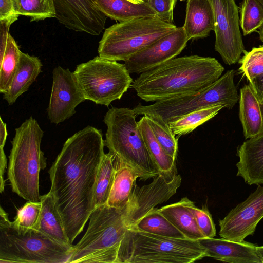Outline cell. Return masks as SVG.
Returning <instances> with one entry per match:
<instances>
[{
    "label": "cell",
    "mask_w": 263,
    "mask_h": 263,
    "mask_svg": "<svg viewBox=\"0 0 263 263\" xmlns=\"http://www.w3.org/2000/svg\"><path fill=\"white\" fill-rule=\"evenodd\" d=\"M104 146L101 131L87 126L65 141L49 170V192L71 244L94 209V189Z\"/></svg>",
    "instance_id": "6da1fadb"
},
{
    "label": "cell",
    "mask_w": 263,
    "mask_h": 263,
    "mask_svg": "<svg viewBox=\"0 0 263 263\" xmlns=\"http://www.w3.org/2000/svg\"><path fill=\"white\" fill-rule=\"evenodd\" d=\"M224 71L214 58L197 55L174 58L135 79L131 85L146 102L196 95L217 81Z\"/></svg>",
    "instance_id": "7a4b0ae2"
},
{
    "label": "cell",
    "mask_w": 263,
    "mask_h": 263,
    "mask_svg": "<svg viewBox=\"0 0 263 263\" xmlns=\"http://www.w3.org/2000/svg\"><path fill=\"white\" fill-rule=\"evenodd\" d=\"M44 131L30 117L15 129L7 173L12 190L27 201H40L39 176L46 167L41 149Z\"/></svg>",
    "instance_id": "3957f363"
},
{
    "label": "cell",
    "mask_w": 263,
    "mask_h": 263,
    "mask_svg": "<svg viewBox=\"0 0 263 263\" xmlns=\"http://www.w3.org/2000/svg\"><path fill=\"white\" fill-rule=\"evenodd\" d=\"M73 245L33 228H22L0 210V263H68Z\"/></svg>",
    "instance_id": "277c9868"
},
{
    "label": "cell",
    "mask_w": 263,
    "mask_h": 263,
    "mask_svg": "<svg viewBox=\"0 0 263 263\" xmlns=\"http://www.w3.org/2000/svg\"><path fill=\"white\" fill-rule=\"evenodd\" d=\"M126 205L116 208L107 204L95 208L87 229L73 246L68 263H118V251L128 228L125 216Z\"/></svg>",
    "instance_id": "5b68a950"
},
{
    "label": "cell",
    "mask_w": 263,
    "mask_h": 263,
    "mask_svg": "<svg viewBox=\"0 0 263 263\" xmlns=\"http://www.w3.org/2000/svg\"><path fill=\"white\" fill-rule=\"evenodd\" d=\"M206 257L198 240L128 229L118 251V263H190Z\"/></svg>",
    "instance_id": "8992f818"
},
{
    "label": "cell",
    "mask_w": 263,
    "mask_h": 263,
    "mask_svg": "<svg viewBox=\"0 0 263 263\" xmlns=\"http://www.w3.org/2000/svg\"><path fill=\"white\" fill-rule=\"evenodd\" d=\"M137 115L129 108L111 107L103 121L107 126L104 140L109 152L131 166L146 180L159 174L145 145Z\"/></svg>",
    "instance_id": "52a82bcc"
},
{
    "label": "cell",
    "mask_w": 263,
    "mask_h": 263,
    "mask_svg": "<svg viewBox=\"0 0 263 263\" xmlns=\"http://www.w3.org/2000/svg\"><path fill=\"white\" fill-rule=\"evenodd\" d=\"M176 28L174 24L164 22L156 17L137 18L115 24L104 32L99 42V56L124 62Z\"/></svg>",
    "instance_id": "ba28073f"
},
{
    "label": "cell",
    "mask_w": 263,
    "mask_h": 263,
    "mask_svg": "<svg viewBox=\"0 0 263 263\" xmlns=\"http://www.w3.org/2000/svg\"><path fill=\"white\" fill-rule=\"evenodd\" d=\"M234 70L227 71L212 84L196 95L161 100L148 105L139 103L132 109L137 116L157 115L167 123L211 106L223 105L231 109L239 99L234 81Z\"/></svg>",
    "instance_id": "9c48e42d"
},
{
    "label": "cell",
    "mask_w": 263,
    "mask_h": 263,
    "mask_svg": "<svg viewBox=\"0 0 263 263\" xmlns=\"http://www.w3.org/2000/svg\"><path fill=\"white\" fill-rule=\"evenodd\" d=\"M73 72L85 99L106 106L120 99L133 82L124 64L99 56L78 65Z\"/></svg>",
    "instance_id": "30bf717a"
},
{
    "label": "cell",
    "mask_w": 263,
    "mask_h": 263,
    "mask_svg": "<svg viewBox=\"0 0 263 263\" xmlns=\"http://www.w3.org/2000/svg\"><path fill=\"white\" fill-rule=\"evenodd\" d=\"M210 1L214 15L215 50L226 64H234L245 51L239 29V7L235 0Z\"/></svg>",
    "instance_id": "8fae6325"
},
{
    "label": "cell",
    "mask_w": 263,
    "mask_h": 263,
    "mask_svg": "<svg viewBox=\"0 0 263 263\" xmlns=\"http://www.w3.org/2000/svg\"><path fill=\"white\" fill-rule=\"evenodd\" d=\"M181 180L180 175L170 178L160 173L147 185L140 187L135 184L126 205L125 219L128 229L133 228L156 205L167 201L175 195Z\"/></svg>",
    "instance_id": "7c38bea8"
},
{
    "label": "cell",
    "mask_w": 263,
    "mask_h": 263,
    "mask_svg": "<svg viewBox=\"0 0 263 263\" xmlns=\"http://www.w3.org/2000/svg\"><path fill=\"white\" fill-rule=\"evenodd\" d=\"M263 218V186L256 190L243 202L232 209L219 220V234L221 238L241 242L253 235L259 222Z\"/></svg>",
    "instance_id": "4fadbf2b"
},
{
    "label": "cell",
    "mask_w": 263,
    "mask_h": 263,
    "mask_svg": "<svg viewBox=\"0 0 263 263\" xmlns=\"http://www.w3.org/2000/svg\"><path fill=\"white\" fill-rule=\"evenodd\" d=\"M52 74L47 115L51 123L58 124L72 116L77 106L86 99L73 72L68 68L59 66Z\"/></svg>",
    "instance_id": "5bb4252c"
},
{
    "label": "cell",
    "mask_w": 263,
    "mask_h": 263,
    "mask_svg": "<svg viewBox=\"0 0 263 263\" xmlns=\"http://www.w3.org/2000/svg\"><path fill=\"white\" fill-rule=\"evenodd\" d=\"M189 41L183 27H177L130 57L124 64L129 73L141 74L176 58Z\"/></svg>",
    "instance_id": "9a60e30c"
},
{
    "label": "cell",
    "mask_w": 263,
    "mask_h": 263,
    "mask_svg": "<svg viewBox=\"0 0 263 263\" xmlns=\"http://www.w3.org/2000/svg\"><path fill=\"white\" fill-rule=\"evenodd\" d=\"M55 18L69 29L99 35L105 29L107 16L95 0H54Z\"/></svg>",
    "instance_id": "2e32d148"
},
{
    "label": "cell",
    "mask_w": 263,
    "mask_h": 263,
    "mask_svg": "<svg viewBox=\"0 0 263 263\" xmlns=\"http://www.w3.org/2000/svg\"><path fill=\"white\" fill-rule=\"evenodd\" d=\"M198 241L205 249L206 257L230 263H262L256 251V246L250 242L214 237Z\"/></svg>",
    "instance_id": "e0dca14e"
},
{
    "label": "cell",
    "mask_w": 263,
    "mask_h": 263,
    "mask_svg": "<svg viewBox=\"0 0 263 263\" xmlns=\"http://www.w3.org/2000/svg\"><path fill=\"white\" fill-rule=\"evenodd\" d=\"M237 176L249 185L263 184V131L237 148Z\"/></svg>",
    "instance_id": "ac0fdd59"
},
{
    "label": "cell",
    "mask_w": 263,
    "mask_h": 263,
    "mask_svg": "<svg viewBox=\"0 0 263 263\" xmlns=\"http://www.w3.org/2000/svg\"><path fill=\"white\" fill-rule=\"evenodd\" d=\"M189 40L208 37L215 29L214 11L210 0H187L182 26Z\"/></svg>",
    "instance_id": "d6986e66"
},
{
    "label": "cell",
    "mask_w": 263,
    "mask_h": 263,
    "mask_svg": "<svg viewBox=\"0 0 263 263\" xmlns=\"http://www.w3.org/2000/svg\"><path fill=\"white\" fill-rule=\"evenodd\" d=\"M42 64L36 57L21 51L17 69L8 90L3 93V99L9 105L27 91L42 72Z\"/></svg>",
    "instance_id": "ffe728a7"
},
{
    "label": "cell",
    "mask_w": 263,
    "mask_h": 263,
    "mask_svg": "<svg viewBox=\"0 0 263 263\" xmlns=\"http://www.w3.org/2000/svg\"><path fill=\"white\" fill-rule=\"evenodd\" d=\"M239 116L246 139L255 137L263 131L260 102L249 84L245 85L240 91Z\"/></svg>",
    "instance_id": "44dd1931"
},
{
    "label": "cell",
    "mask_w": 263,
    "mask_h": 263,
    "mask_svg": "<svg viewBox=\"0 0 263 263\" xmlns=\"http://www.w3.org/2000/svg\"><path fill=\"white\" fill-rule=\"evenodd\" d=\"M191 202L187 197H184L177 202L158 208V210L186 238L198 240L205 237L198 228L191 210Z\"/></svg>",
    "instance_id": "7402d4cb"
},
{
    "label": "cell",
    "mask_w": 263,
    "mask_h": 263,
    "mask_svg": "<svg viewBox=\"0 0 263 263\" xmlns=\"http://www.w3.org/2000/svg\"><path fill=\"white\" fill-rule=\"evenodd\" d=\"M113 156L115 174L107 204L113 208H122L128 203L139 175L129 165Z\"/></svg>",
    "instance_id": "603a6c76"
},
{
    "label": "cell",
    "mask_w": 263,
    "mask_h": 263,
    "mask_svg": "<svg viewBox=\"0 0 263 263\" xmlns=\"http://www.w3.org/2000/svg\"><path fill=\"white\" fill-rule=\"evenodd\" d=\"M99 9L107 17L119 22L137 18L156 17V12L145 2L129 0H95Z\"/></svg>",
    "instance_id": "cb8c5ba5"
},
{
    "label": "cell",
    "mask_w": 263,
    "mask_h": 263,
    "mask_svg": "<svg viewBox=\"0 0 263 263\" xmlns=\"http://www.w3.org/2000/svg\"><path fill=\"white\" fill-rule=\"evenodd\" d=\"M41 216L36 227L38 230L61 242L70 243L66 235L62 218L50 192L41 196Z\"/></svg>",
    "instance_id": "d4e9b609"
},
{
    "label": "cell",
    "mask_w": 263,
    "mask_h": 263,
    "mask_svg": "<svg viewBox=\"0 0 263 263\" xmlns=\"http://www.w3.org/2000/svg\"><path fill=\"white\" fill-rule=\"evenodd\" d=\"M138 122L146 147L159 174L172 178L176 175V160L169 156L159 144L145 115Z\"/></svg>",
    "instance_id": "484cf974"
},
{
    "label": "cell",
    "mask_w": 263,
    "mask_h": 263,
    "mask_svg": "<svg viewBox=\"0 0 263 263\" xmlns=\"http://www.w3.org/2000/svg\"><path fill=\"white\" fill-rule=\"evenodd\" d=\"M115 174L113 155L105 154L100 163L96 177L93 195L94 209L107 204Z\"/></svg>",
    "instance_id": "4316f807"
},
{
    "label": "cell",
    "mask_w": 263,
    "mask_h": 263,
    "mask_svg": "<svg viewBox=\"0 0 263 263\" xmlns=\"http://www.w3.org/2000/svg\"><path fill=\"white\" fill-rule=\"evenodd\" d=\"M133 228L165 237L186 238L156 208L141 218Z\"/></svg>",
    "instance_id": "83f0119b"
},
{
    "label": "cell",
    "mask_w": 263,
    "mask_h": 263,
    "mask_svg": "<svg viewBox=\"0 0 263 263\" xmlns=\"http://www.w3.org/2000/svg\"><path fill=\"white\" fill-rule=\"evenodd\" d=\"M224 107L223 105H216L203 108L187 114L168 124L175 135L180 136L187 134L213 118Z\"/></svg>",
    "instance_id": "f1b7e54d"
},
{
    "label": "cell",
    "mask_w": 263,
    "mask_h": 263,
    "mask_svg": "<svg viewBox=\"0 0 263 263\" xmlns=\"http://www.w3.org/2000/svg\"><path fill=\"white\" fill-rule=\"evenodd\" d=\"M21 51L9 34L3 55L0 57V92L4 93L10 87L17 69Z\"/></svg>",
    "instance_id": "f546056e"
},
{
    "label": "cell",
    "mask_w": 263,
    "mask_h": 263,
    "mask_svg": "<svg viewBox=\"0 0 263 263\" xmlns=\"http://www.w3.org/2000/svg\"><path fill=\"white\" fill-rule=\"evenodd\" d=\"M15 13L29 17L31 21L55 17L54 0H13Z\"/></svg>",
    "instance_id": "4dcf8cb0"
},
{
    "label": "cell",
    "mask_w": 263,
    "mask_h": 263,
    "mask_svg": "<svg viewBox=\"0 0 263 263\" xmlns=\"http://www.w3.org/2000/svg\"><path fill=\"white\" fill-rule=\"evenodd\" d=\"M239 8L243 35L256 31L263 25V4L259 0H242Z\"/></svg>",
    "instance_id": "1f68e13d"
},
{
    "label": "cell",
    "mask_w": 263,
    "mask_h": 263,
    "mask_svg": "<svg viewBox=\"0 0 263 263\" xmlns=\"http://www.w3.org/2000/svg\"><path fill=\"white\" fill-rule=\"evenodd\" d=\"M145 115L152 130L159 144L169 156L176 160L178 138H176L175 135L170 128L168 123L165 122L157 115Z\"/></svg>",
    "instance_id": "d6a6232c"
},
{
    "label": "cell",
    "mask_w": 263,
    "mask_h": 263,
    "mask_svg": "<svg viewBox=\"0 0 263 263\" xmlns=\"http://www.w3.org/2000/svg\"><path fill=\"white\" fill-rule=\"evenodd\" d=\"M244 55L239 59V71L243 73L249 82L263 74V46L253 48L249 51H244Z\"/></svg>",
    "instance_id": "836d02e7"
},
{
    "label": "cell",
    "mask_w": 263,
    "mask_h": 263,
    "mask_svg": "<svg viewBox=\"0 0 263 263\" xmlns=\"http://www.w3.org/2000/svg\"><path fill=\"white\" fill-rule=\"evenodd\" d=\"M41 208V201H28L18 210L13 223L22 228L36 229L40 219Z\"/></svg>",
    "instance_id": "e575fe53"
},
{
    "label": "cell",
    "mask_w": 263,
    "mask_h": 263,
    "mask_svg": "<svg viewBox=\"0 0 263 263\" xmlns=\"http://www.w3.org/2000/svg\"><path fill=\"white\" fill-rule=\"evenodd\" d=\"M190 208L194 215L198 228L204 237H214L216 235L215 226L209 211L197 208L192 201Z\"/></svg>",
    "instance_id": "d590c367"
},
{
    "label": "cell",
    "mask_w": 263,
    "mask_h": 263,
    "mask_svg": "<svg viewBox=\"0 0 263 263\" xmlns=\"http://www.w3.org/2000/svg\"><path fill=\"white\" fill-rule=\"evenodd\" d=\"M177 0H144L156 12V17L169 23L173 24V10Z\"/></svg>",
    "instance_id": "8d00e7d4"
},
{
    "label": "cell",
    "mask_w": 263,
    "mask_h": 263,
    "mask_svg": "<svg viewBox=\"0 0 263 263\" xmlns=\"http://www.w3.org/2000/svg\"><path fill=\"white\" fill-rule=\"evenodd\" d=\"M18 16L15 12L13 0H0V20L17 19Z\"/></svg>",
    "instance_id": "74e56055"
},
{
    "label": "cell",
    "mask_w": 263,
    "mask_h": 263,
    "mask_svg": "<svg viewBox=\"0 0 263 263\" xmlns=\"http://www.w3.org/2000/svg\"><path fill=\"white\" fill-rule=\"evenodd\" d=\"M249 85L256 95L260 103L263 102V74L249 82Z\"/></svg>",
    "instance_id": "f35d334b"
},
{
    "label": "cell",
    "mask_w": 263,
    "mask_h": 263,
    "mask_svg": "<svg viewBox=\"0 0 263 263\" xmlns=\"http://www.w3.org/2000/svg\"><path fill=\"white\" fill-rule=\"evenodd\" d=\"M8 135L6 124L0 118V147L4 148Z\"/></svg>",
    "instance_id": "ab89813d"
},
{
    "label": "cell",
    "mask_w": 263,
    "mask_h": 263,
    "mask_svg": "<svg viewBox=\"0 0 263 263\" xmlns=\"http://www.w3.org/2000/svg\"><path fill=\"white\" fill-rule=\"evenodd\" d=\"M256 251L263 263V246H256Z\"/></svg>",
    "instance_id": "60d3db41"
},
{
    "label": "cell",
    "mask_w": 263,
    "mask_h": 263,
    "mask_svg": "<svg viewBox=\"0 0 263 263\" xmlns=\"http://www.w3.org/2000/svg\"><path fill=\"white\" fill-rule=\"evenodd\" d=\"M258 34L260 40L263 42V25L259 28Z\"/></svg>",
    "instance_id": "b9f144b4"
},
{
    "label": "cell",
    "mask_w": 263,
    "mask_h": 263,
    "mask_svg": "<svg viewBox=\"0 0 263 263\" xmlns=\"http://www.w3.org/2000/svg\"><path fill=\"white\" fill-rule=\"evenodd\" d=\"M133 3H141L143 2L144 1L143 0H129Z\"/></svg>",
    "instance_id": "7bdbcfd3"
},
{
    "label": "cell",
    "mask_w": 263,
    "mask_h": 263,
    "mask_svg": "<svg viewBox=\"0 0 263 263\" xmlns=\"http://www.w3.org/2000/svg\"><path fill=\"white\" fill-rule=\"evenodd\" d=\"M260 109H261V114H262V118H263V102L260 103Z\"/></svg>",
    "instance_id": "ee69618b"
},
{
    "label": "cell",
    "mask_w": 263,
    "mask_h": 263,
    "mask_svg": "<svg viewBox=\"0 0 263 263\" xmlns=\"http://www.w3.org/2000/svg\"><path fill=\"white\" fill-rule=\"evenodd\" d=\"M263 4V0H259Z\"/></svg>",
    "instance_id": "f6af8a7d"
},
{
    "label": "cell",
    "mask_w": 263,
    "mask_h": 263,
    "mask_svg": "<svg viewBox=\"0 0 263 263\" xmlns=\"http://www.w3.org/2000/svg\"><path fill=\"white\" fill-rule=\"evenodd\" d=\"M181 1H185V0H181Z\"/></svg>",
    "instance_id": "bcb514c9"
},
{
    "label": "cell",
    "mask_w": 263,
    "mask_h": 263,
    "mask_svg": "<svg viewBox=\"0 0 263 263\" xmlns=\"http://www.w3.org/2000/svg\"><path fill=\"white\" fill-rule=\"evenodd\" d=\"M144 2V0H143Z\"/></svg>",
    "instance_id": "7dc6e473"
}]
</instances>
